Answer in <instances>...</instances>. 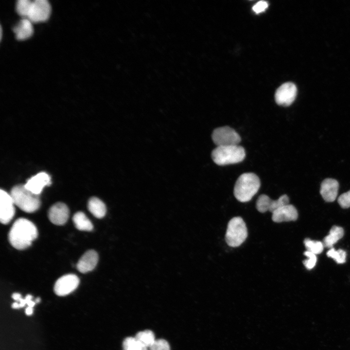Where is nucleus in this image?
<instances>
[{"instance_id": "obj_6", "label": "nucleus", "mask_w": 350, "mask_h": 350, "mask_svg": "<svg viewBox=\"0 0 350 350\" xmlns=\"http://www.w3.org/2000/svg\"><path fill=\"white\" fill-rule=\"evenodd\" d=\"M211 137L217 146L238 145L241 140L240 135L235 130L228 126L214 129Z\"/></svg>"}, {"instance_id": "obj_32", "label": "nucleus", "mask_w": 350, "mask_h": 350, "mask_svg": "<svg viewBox=\"0 0 350 350\" xmlns=\"http://www.w3.org/2000/svg\"><path fill=\"white\" fill-rule=\"evenodd\" d=\"M12 307L14 309H18L19 308V304L18 302H14L12 305Z\"/></svg>"}, {"instance_id": "obj_26", "label": "nucleus", "mask_w": 350, "mask_h": 350, "mask_svg": "<svg viewBox=\"0 0 350 350\" xmlns=\"http://www.w3.org/2000/svg\"><path fill=\"white\" fill-rule=\"evenodd\" d=\"M304 255L308 258L303 262L304 266L308 270L312 269L315 266L317 261L316 255L307 250L304 252Z\"/></svg>"}, {"instance_id": "obj_4", "label": "nucleus", "mask_w": 350, "mask_h": 350, "mask_svg": "<svg viewBox=\"0 0 350 350\" xmlns=\"http://www.w3.org/2000/svg\"><path fill=\"white\" fill-rule=\"evenodd\" d=\"M245 157L244 148L238 145L217 146L211 152L213 161L221 166L240 162Z\"/></svg>"}, {"instance_id": "obj_33", "label": "nucleus", "mask_w": 350, "mask_h": 350, "mask_svg": "<svg viewBox=\"0 0 350 350\" xmlns=\"http://www.w3.org/2000/svg\"><path fill=\"white\" fill-rule=\"evenodd\" d=\"M40 301V298H36L35 300V303L39 302Z\"/></svg>"}, {"instance_id": "obj_7", "label": "nucleus", "mask_w": 350, "mask_h": 350, "mask_svg": "<svg viewBox=\"0 0 350 350\" xmlns=\"http://www.w3.org/2000/svg\"><path fill=\"white\" fill-rule=\"evenodd\" d=\"M297 93V88L294 83L291 82L284 83L276 91L275 95L276 102L280 105L289 106L295 100Z\"/></svg>"}, {"instance_id": "obj_11", "label": "nucleus", "mask_w": 350, "mask_h": 350, "mask_svg": "<svg viewBox=\"0 0 350 350\" xmlns=\"http://www.w3.org/2000/svg\"><path fill=\"white\" fill-rule=\"evenodd\" d=\"M14 205L10 194L0 190V221L2 224H7L13 219L15 213Z\"/></svg>"}, {"instance_id": "obj_9", "label": "nucleus", "mask_w": 350, "mask_h": 350, "mask_svg": "<svg viewBox=\"0 0 350 350\" xmlns=\"http://www.w3.org/2000/svg\"><path fill=\"white\" fill-rule=\"evenodd\" d=\"M79 283L78 277L72 274L64 275L56 281L54 291L59 296H66L76 289Z\"/></svg>"}, {"instance_id": "obj_8", "label": "nucleus", "mask_w": 350, "mask_h": 350, "mask_svg": "<svg viewBox=\"0 0 350 350\" xmlns=\"http://www.w3.org/2000/svg\"><path fill=\"white\" fill-rule=\"evenodd\" d=\"M51 5L47 0H35L27 18L33 22L44 21L47 20L51 13Z\"/></svg>"}, {"instance_id": "obj_23", "label": "nucleus", "mask_w": 350, "mask_h": 350, "mask_svg": "<svg viewBox=\"0 0 350 350\" xmlns=\"http://www.w3.org/2000/svg\"><path fill=\"white\" fill-rule=\"evenodd\" d=\"M304 244L307 251L315 255L320 254L323 251L324 247L322 242L313 241L308 238L304 240Z\"/></svg>"}, {"instance_id": "obj_15", "label": "nucleus", "mask_w": 350, "mask_h": 350, "mask_svg": "<svg viewBox=\"0 0 350 350\" xmlns=\"http://www.w3.org/2000/svg\"><path fill=\"white\" fill-rule=\"evenodd\" d=\"M98 259V253L95 250H89L86 251L77 263V270L82 273L92 271L96 267Z\"/></svg>"}, {"instance_id": "obj_20", "label": "nucleus", "mask_w": 350, "mask_h": 350, "mask_svg": "<svg viewBox=\"0 0 350 350\" xmlns=\"http://www.w3.org/2000/svg\"><path fill=\"white\" fill-rule=\"evenodd\" d=\"M72 221L77 229L81 231H90L93 229V225L85 214L82 211L75 213Z\"/></svg>"}, {"instance_id": "obj_29", "label": "nucleus", "mask_w": 350, "mask_h": 350, "mask_svg": "<svg viewBox=\"0 0 350 350\" xmlns=\"http://www.w3.org/2000/svg\"><path fill=\"white\" fill-rule=\"evenodd\" d=\"M268 7V3L266 1L261 0L256 3L253 7V10L256 13H259L264 11Z\"/></svg>"}, {"instance_id": "obj_21", "label": "nucleus", "mask_w": 350, "mask_h": 350, "mask_svg": "<svg viewBox=\"0 0 350 350\" xmlns=\"http://www.w3.org/2000/svg\"><path fill=\"white\" fill-rule=\"evenodd\" d=\"M135 337L147 348H149L156 340L153 332L148 330L138 332Z\"/></svg>"}, {"instance_id": "obj_30", "label": "nucleus", "mask_w": 350, "mask_h": 350, "mask_svg": "<svg viewBox=\"0 0 350 350\" xmlns=\"http://www.w3.org/2000/svg\"><path fill=\"white\" fill-rule=\"evenodd\" d=\"M12 297L14 300L18 301V300L21 297V296L18 293H15L12 294Z\"/></svg>"}, {"instance_id": "obj_27", "label": "nucleus", "mask_w": 350, "mask_h": 350, "mask_svg": "<svg viewBox=\"0 0 350 350\" xmlns=\"http://www.w3.org/2000/svg\"><path fill=\"white\" fill-rule=\"evenodd\" d=\"M150 350H170L168 342L163 339L156 340L154 343L149 347Z\"/></svg>"}, {"instance_id": "obj_2", "label": "nucleus", "mask_w": 350, "mask_h": 350, "mask_svg": "<svg viewBox=\"0 0 350 350\" xmlns=\"http://www.w3.org/2000/svg\"><path fill=\"white\" fill-rule=\"evenodd\" d=\"M260 185V179L256 174L252 173L243 174L235 183L234 196L240 202H248L258 192Z\"/></svg>"}, {"instance_id": "obj_10", "label": "nucleus", "mask_w": 350, "mask_h": 350, "mask_svg": "<svg viewBox=\"0 0 350 350\" xmlns=\"http://www.w3.org/2000/svg\"><path fill=\"white\" fill-rule=\"evenodd\" d=\"M289 199L288 196L284 194L277 200H273L265 194L260 195L256 201V208L261 212L269 211L273 213L280 207L289 204Z\"/></svg>"}, {"instance_id": "obj_28", "label": "nucleus", "mask_w": 350, "mask_h": 350, "mask_svg": "<svg viewBox=\"0 0 350 350\" xmlns=\"http://www.w3.org/2000/svg\"><path fill=\"white\" fill-rule=\"evenodd\" d=\"M340 206L344 209L350 207V190L342 194L338 198Z\"/></svg>"}, {"instance_id": "obj_14", "label": "nucleus", "mask_w": 350, "mask_h": 350, "mask_svg": "<svg viewBox=\"0 0 350 350\" xmlns=\"http://www.w3.org/2000/svg\"><path fill=\"white\" fill-rule=\"evenodd\" d=\"M298 217L296 208L292 205L282 206L272 213V219L277 223L295 221Z\"/></svg>"}, {"instance_id": "obj_3", "label": "nucleus", "mask_w": 350, "mask_h": 350, "mask_svg": "<svg viewBox=\"0 0 350 350\" xmlns=\"http://www.w3.org/2000/svg\"><path fill=\"white\" fill-rule=\"evenodd\" d=\"M10 194L15 205L26 212H34L40 207L41 202L39 196L28 190L24 185L14 186Z\"/></svg>"}, {"instance_id": "obj_19", "label": "nucleus", "mask_w": 350, "mask_h": 350, "mask_svg": "<svg viewBox=\"0 0 350 350\" xmlns=\"http://www.w3.org/2000/svg\"><path fill=\"white\" fill-rule=\"evenodd\" d=\"M344 231L342 228L334 226L330 229L329 234L323 239V245L326 247L331 248L344 235Z\"/></svg>"}, {"instance_id": "obj_5", "label": "nucleus", "mask_w": 350, "mask_h": 350, "mask_svg": "<svg viewBox=\"0 0 350 350\" xmlns=\"http://www.w3.org/2000/svg\"><path fill=\"white\" fill-rule=\"evenodd\" d=\"M247 236V230L243 219L240 217L232 218L228 224L225 235L227 244L231 247L240 246Z\"/></svg>"}, {"instance_id": "obj_16", "label": "nucleus", "mask_w": 350, "mask_h": 350, "mask_svg": "<svg viewBox=\"0 0 350 350\" xmlns=\"http://www.w3.org/2000/svg\"><path fill=\"white\" fill-rule=\"evenodd\" d=\"M339 188L338 181L332 178H326L321 183L320 193L326 202H333L337 196Z\"/></svg>"}, {"instance_id": "obj_18", "label": "nucleus", "mask_w": 350, "mask_h": 350, "mask_svg": "<svg viewBox=\"0 0 350 350\" xmlns=\"http://www.w3.org/2000/svg\"><path fill=\"white\" fill-rule=\"evenodd\" d=\"M88 210L96 218H102L106 213V208L104 203L96 197H91L88 203Z\"/></svg>"}, {"instance_id": "obj_1", "label": "nucleus", "mask_w": 350, "mask_h": 350, "mask_svg": "<svg viewBox=\"0 0 350 350\" xmlns=\"http://www.w3.org/2000/svg\"><path fill=\"white\" fill-rule=\"evenodd\" d=\"M37 234L35 226L29 220L21 218L13 224L8 234V239L14 248L23 250L31 245Z\"/></svg>"}, {"instance_id": "obj_24", "label": "nucleus", "mask_w": 350, "mask_h": 350, "mask_svg": "<svg viewBox=\"0 0 350 350\" xmlns=\"http://www.w3.org/2000/svg\"><path fill=\"white\" fill-rule=\"evenodd\" d=\"M32 2L31 0H18L16 5V10L18 14L27 18Z\"/></svg>"}, {"instance_id": "obj_22", "label": "nucleus", "mask_w": 350, "mask_h": 350, "mask_svg": "<svg viewBox=\"0 0 350 350\" xmlns=\"http://www.w3.org/2000/svg\"><path fill=\"white\" fill-rule=\"evenodd\" d=\"M123 350H147L146 347L139 342L135 337L126 338L122 343Z\"/></svg>"}, {"instance_id": "obj_17", "label": "nucleus", "mask_w": 350, "mask_h": 350, "mask_svg": "<svg viewBox=\"0 0 350 350\" xmlns=\"http://www.w3.org/2000/svg\"><path fill=\"white\" fill-rule=\"evenodd\" d=\"M13 30L16 34V38L18 40H23L29 37L34 31L32 22L28 18L21 19Z\"/></svg>"}, {"instance_id": "obj_12", "label": "nucleus", "mask_w": 350, "mask_h": 350, "mask_svg": "<svg viewBox=\"0 0 350 350\" xmlns=\"http://www.w3.org/2000/svg\"><path fill=\"white\" fill-rule=\"evenodd\" d=\"M69 209L62 202H57L52 206L48 211V217L50 221L56 225H63L68 221Z\"/></svg>"}, {"instance_id": "obj_25", "label": "nucleus", "mask_w": 350, "mask_h": 350, "mask_svg": "<svg viewBox=\"0 0 350 350\" xmlns=\"http://www.w3.org/2000/svg\"><path fill=\"white\" fill-rule=\"evenodd\" d=\"M327 255L334 260L337 263L342 264L346 262V252L342 249L336 250L331 248L327 251Z\"/></svg>"}, {"instance_id": "obj_13", "label": "nucleus", "mask_w": 350, "mask_h": 350, "mask_svg": "<svg viewBox=\"0 0 350 350\" xmlns=\"http://www.w3.org/2000/svg\"><path fill=\"white\" fill-rule=\"evenodd\" d=\"M50 175L45 172H40L28 179L25 187L36 195H39L43 189L51 184Z\"/></svg>"}, {"instance_id": "obj_31", "label": "nucleus", "mask_w": 350, "mask_h": 350, "mask_svg": "<svg viewBox=\"0 0 350 350\" xmlns=\"http://www.w3.org/2000/svg\"><path fill=\"white\" fill-rule=\"evenodd\" d=\"M33 313V309L32 307H27L25 309V313L27 315H31Z\"/></svg>"}]
</instances>
